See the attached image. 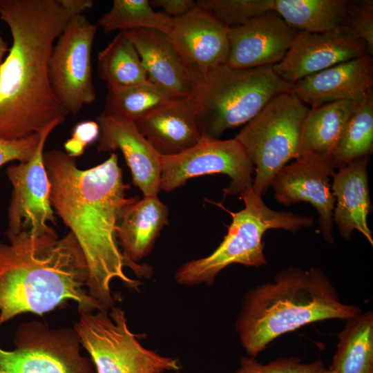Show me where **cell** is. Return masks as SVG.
I'll use <instances>...</instances> for the list:
<instances>
[{
    "label": "cell",
    "instance_id": "6da1fadb",
    "mask_svg": "<svg viewBox=\"0 0 373 373\" xmlns=\"http://www.w3.org/2000/svg\"><path fill=\"white\" fill-rule=\"evenodd\" d=\"M44 162L52 207L70 229L86 257L88 294L110 309L116 301L111 288L113 280L119 279L135 290L142 285L125 274L124 267L129 265L115 234L123 209L138 198L126 197L130 186L123 181L115 153L88 169L78 168L75 157L60 149L44 153Z\"/></svg>",
    "mask_w": 373,
    "mask_h": 373
},
{
    "label": "cell",
    "instance_id": "7a4b0ae2",
    "mask_svg": "<svg viewBox=\"0 0 373 373\" xmlns=\"http://www.w3.org/2000/svg\"><path fill=\"white\" fill-rule=\"evenodd\" d=\"M71 15L59 0H0L12 46L0 65V137L39 133L68 113L52 90L49 60Z\"/></svg>",
    "mask_w": 373,
    "mask_h": 373
},
{
    "label": "cell",
    "instance_id": "3957f363",
    "mask_svg": "<svg viewBox=\"0 0 373 373\" xmlns=\"http://www.w3.org/2000/svg\"><path fill=\"white\" fill-rule=\"evenodd\" d=\"M0 242V327L24 313L50 312L68 301L78 312L106 309L90 296L86 257L71 232L6 233Z\"/></svg>",
    "mask_w": 373,
    "mask_h": 373
},
{
    "label": "cell",
    "instance_id": "277c9868",
    "mask_svg": "<svg viewBox=\"0 0 373 373\" xmlns=\"http://www.w3.org/2000/svg\"><path fill=\"white\" fill-rule=\"evenodd\" d=\"M361 312L341 301L321 269L289 267L247 291L235 328L242 347L255 357L285 333L320 321H347Z\"/></svg>",
    "mask_w": 373,
    "mask_h": 373
},
{
    "label": "cell",
    "instance_id": "5b68a950",
    "mask_svg": "<svg viewBox=\"0 0 373 373\" xmlns=\"http://www.w3.org/2000/svg\"><path fill=\"white\" fill-rule=\"evenodd\" d=\"M291 86L271 66L218 67L200 80L190 97L201 137L220 139L227 129L247 124L273 97L289 91Z\"/></svg>",
    "mask_w": 373,
    "mask_h": 373
},
{
    "label": "cell",
    "instance_id": "8992f818",
    "mask_svg": "<svg viewBox=\"0 0 373 373\" xmlns=\"http://www.w3.org/2000/svg\"><path fill=\"white\" fill-rule=\"evenodd\" d=\"M240 195L245 207L236 212L227 211L232 220L223 240L210 255L182 264L174 276L178 284L209 285L230 265H264L267 260L262 236L267 230L283 229L294 233L314 223L312 216L270 209L252 187L242 191Z\"/></svg>",
    "mask_w": 373,
    "mask_h": 373
},
{
    "label": "cell",
    "instance_id": "52a82bcc",
    "mask_svg": "<svg viewBox=\"0 0 373 373\" xmlns=\"http://www.w3.org/2000/svg\"><path fill=\"white\" fill-rule=\"evenodd\" d=\"M309 107L290 91L273 97L234 137L254 166L252 189L267 193L277 173L300 157L302 126Z\"/></svg>",
    "mask_w": 373,
    "mask_h": 373
},
{
    "label": "cell",
    "instance_id": "ba28073f",
    "mask_svg": "<svg viewBox=\"0 0 373 373\" xmlns=\"http://www.w3.org/2000/svg\"><path fill=\"white\" fill-rule=\"evenodd\" d=\"M75 329L96 373H165L180 372L175 358L144 347L128 328L124 309L115 307L79 312Z\"/></svg>",
    "mask_w": 373,
    "mask_h": 373
},
{
    "label": "cell",
    "instance_id": "9c48e42d",
    "mask_svg": "<svg viewBox=\"0 0 373 373\" xmlns=\"http://www.w3.org/2000/svg\"><path fill=\"white\" fill-rule=\"evenodd\" d=\"M15 348L0 346V373H96L73 328H50L32 321L21 324Z\"/></svg>",
    "mask_w": 373,
    "mask_h": 373
},
{
    "label": "cell",
    "instance_id": "30bf717a",
    "mask_svg": "<svg viewBox=\"0 0 373 373\" xmlns=\"http://www.w3.org/2000/svg\"><path fill=\"white\" fill-rule=\"evenodd\" d=\"M97 26L84 14L72 16L52 48L50 82L55 95L68 114L77 115L96 99L92 50Z\"/></svg>",
    "mask_w": 373,
    "mask_h": 373
},
{
    "label": "cell",
    "instance_id": "8fae6325",
    "mask_svg": "<svg viewBox=\"0 0 373 373\" xmlns=\"http://www.w3.org/2000/svg\"><path fill=\"white\" fill-rule=\"evenodd\" d=\"M254 166L242 145L235 139L201 137L189 149L161 157L160 189L166 193L183 186L189 179L222 173L231 178L224 195L240 194L251 188Z\"/></svg>",
    "mask_w": 373,
    "mask_h": 373
},
{
    "label": "cell",
    "instance_id": "7c38bea8",
    "mask_svg": "<svg viewBox=\"0 0 373 373\" xmlns=\"http://www.w3.org/2000/svg\"><path fill=\"white\" fill-rule=\"evenodd\" d=\"M65 119H57L40 133L38 146L32 158L6 169L12 186L8 209V228L6 233L27 232L39 236L55 231L50 224L56 218L50 200V184L44 162V149L50 133Z\"/></svg>",
    "mask_w": 373,
    "mask_h": 373
},
{
    "label": "cell",
    "instance_id": "4fadbf2b",
    "mask_svg": "<svg viewBox=\"0 0 373 373\" xmlns=\"http://www.w3.org/2000/svg\"><path fill=\"white\" fill-rule=\"evenodd\" d=\"M166 35L186 66L200 80L227 63L229 28L198 6L173 19Z\"/></svg>",
    "mask_w": 373,
    "mask_h": 373
},
{
    "label": "cell",
    "instance_id": "5bb4252c",
    "mask_svg": "<svg viewBox=\"0 0 373 373\" xmlns=\"http://www.w3.org/2000/svg\"><path fill=\"white\" fill-rule=\"evenodd\" d=\"M334 170L324 161L301 156L285 165L274 176L270 186L280 204L311 203L317 210L320 230L325 240L333 243V214L335 198L329 180Z\"/></svg>",
    "mask_w": 373,
    "mask_h": 373
},
{
    "label": "cell",
    "instance_id": "9a60e30c",
    "mask_svg": "<svg viewBox=\"0 0 373 373\" xmlns=\"http://www.w3.org/2000/svg\"><path fill=\"white\" fill-rule=\"evenodd\" d=\"M365 55H368L365 44L340 28L324 32L298 31L284 58L272 67L280 77L293 84Z\"/></svg>",
    "mask_w": 373,
    "mask_h": 373
},
{
    "label": "cell",
    "instance_id": "2e32d148",
    "mask_svg": "<svg viewBox=\"0 0 373 373\" xmlns=\"http://www.w3.org/2000/svg\"><path fill=\"white\" fill-rule=\"evenodd\" d=\"M298 32L273 11L229 28L227 64L235 68L273 66L284 58Z\"/></svg>",
    "mask_w": 373,
    "mask_h": 373
},
{
    "label": "cell",
    "instance_id": "e0dca14e",
    "mask_svg": "<svg viewBox=\"0 0 373 373\" xmlns=\"http://www.w3.org/2000/svg\"><path fill=\"white\" fill-rule=\"evenodd\" d=\"M96 122L99 127L97 151L120 150L131 169L133 182L144 197L158 196L162 155L140 133L134 122L103 113Z\"/></svg>",
    "mask_w": 373,
    "mask_h": 373
},
{
    "label": "cell",
    "instance_id": "ac0fdd59",
    "mask_svg": "<svg viewBox=\"0 0 373 373\" xmlns=\"http://www.w3.org/2000/svg\"><path fill=\"white\" fill-rule=\"evenodd\" d=\"M373 90V59L365 55L308 75L292 84L290 92L307 106L356 101Z\"/></svg>",
    "mask_w": 373,
    "mask_h": 373
},
{
    "label": "cell",
    "instance_id": "d6986e66",
    "mask_svg": "<svg viewBox=\"0 0 373 373\" xmlns=\"http://www.w3.org/2000/svg\"><path fill=\"white\" fill-rule=\"evenodd\" d=\"M135 48L151 82L173 97H190L200 79L184 64L166 33L151 29L122 31Z\"/></svg>",
    "mask_w": 373,
    "mask_h": 373
},
{
    "label": "cell",
    "instance_id": "ffe728a7",
    "mask_svg": "<svg viewBox=\"0 0 373 373\" xmlns=\"http://www.w3.org/2000/svg\"><path fill=\"white\" fill-rule=\"evenodd\" d=\"M140 133L163 156L181 153L201 139L190 97H175L134 121Z\"/></svg>",
    "mask_w": 373,
    "mask_h": 373
},
{
    "label": "cell",
    "instance_id": "44dd1931",
    "mask_svg": "<svg viewBox=\"0 0 373 373\" xmlns=\"http://www.w3.org/2000/svg\"><path fill=\"white\" fill-rule=\"evenodd\" d=\"M169 210L158 196L144 197L127 205L115 227L116 238L129 268L146 276L149 269L137 264L147 256L162 228L168 224Z\"/></svg>",
    "mask_w": 373,
    "mask_h": 373
},
{
    "label": "cell",
    "instance_id": "7402d4cb",
    "mask_svg": "<svg viewBox=\"0 0 373 373\" xmlns=\"http://www.w3.org/2000/svg\"><path fill=\"white\" fill-rule=\"evenodd\" d=\"M370 157L356 160L338 169L331 186L335 198L333 221L341 236L349 239L354 230L361 233L373 245L367 222L371 209L367 166Z\"/></svg>",
    "mask_w": 373,
    "mask_h": 373
},
{
    "label": "cell",
    "instance_id": "603a6c76",
    "mask_svg": "<svg viewBox=\"0 0 373 373\" xmlns=\"http://www.w3.org/2000/svg\"><path fill=\"white\" fill-rule=\"evenodd\" d=\"M355 102L341 100L309 108L301 129L300 157H315L331 166L330 157Z\"/></svg>",
    "mask_w": 373,
    "mask_h": 373
},
{
    "label": "cell",
    "instance_id": "cb8c5ba5",
    "mask_svg": "<svg viewBox=\"0 0 373 373\" xmlns=\"http://www.w3.org/2000/svg\"><path fill=\"white\" fill-rule=\"evenodd\" d=\"M97 70L111 93L151 82L135 48L124 32L98 52Z\"/></svg>",
    "mask_w": 373,
    "mask_h": 373
},
{
    "label": "cell",
    "instance_id": "d4e9b609",
    "mask_svg": "<svg viewBox=\"0 0 373 373\" xmlns=\"http://www.w3.org/2000/svg\"><path fill=\"white\" fill-rule=\"evenodd\" d=\"M336 351L329 370L336 373H373V314L347 320L338 334Z\"/></svg>",
    "mask_w": 373,
    "mask_h": 373
},
{
    "label": "cell",
    "instance_id": "484cf974",
    "mask_svg": "<svg viewBox=\"0 0 373 373\" xmlns=\"http://www.w3.org/2000/svg\"><path fill=\"white\" fill-rule=\"evenodd\" d=\"M373 150V90L356 100L330 157L334 170L362 158Z\"/></svg>",
    "mask_w": 373,
    "mask_h": 373
},
{
    "label": "cell",
    "instance_id": "4316f807",
    "mask_svg": "<svg viewBox=\"0 0 373 373\" xmlns=\"http://www.w3.org/2000/svg\"><path fill=\"white\" fill-rule=\"evenodd\" d=\"M347 0H272L271 11L298 31L324 32L338 28Z\"/></svg>",
    "mask_w": 373,
    "mask_h": 373
},
{
    "label": "cell",
    "instance_id": "83f0119b",
    "mask_svg": "<svg viewBox=\"0 0 373 373\" xmlns=\"http://www.w3.org/2000/svg\"><path fill=\"white\" fill-rule=\"evenodd\" d=\"M173 19L153 10L149 0H114L110 10L99 19V26L106 33L151 29L167 34Z\"/></svg>",
    "mask_w": 373,
    "mask_h": 373
},
{
    "label": "cell",
    "instance_id": "f1b7e54d",
    "mask_svg": "<svg viewBox=\"0 0 373 373\" xmlns=\"http://www.w3.org/2000/svg\"><path fill=\"white\" fill-rule=\"evenodd\" d=\"M173 98L164 88L150 82L118 93L108 92L102 113L134 122Z\"/></svg>",
    "mask_w": 373,
    "mask_h": 373
},
{
    "label": "cell",
    "instance_id": "f546056e",
    "mask_svg": "<svg viewBox=\"0 0 373 373\" xmlns=\"http://www.w3.org/2000/svg\"><path fill=\"white\" fill-rule=\"evenodd\" d=\"M207 11L228 28L240 26L271 11L272 0H198Z\"/></svg>",
    "mask_w": 373,
    "mask_h": 373
},
{
    "label": "cell",
    "instance_id": "4dcf8cb0",
    "mask_svg": "<svg viewBox=\"0 0 373 373\" xmlns=\"http://www.w3.org/2000/svg\"><path fill=\"white\" fill-rule=\"evenodd\" d=\"M362 41L373 54V1H350L339 27Z\"/></svg>",
    "mask_w": 373,
    "mask_h": 373
},
{
    "label": "cell",
    "instance_id": "1f68e13d",
    "mask_svg": "<svg viewBox=\"0 0 373 373\" xmlns=\"http://www.w3.org/2000/svg\"><path fill=\"white\" fill-rule=\"evenodd\" d=\"M327 369L320 361L303 363L298 358H279L268 363L258 362L254 357H242L235 373H324Z\"/></svg>",
    "mask_w": 373,
    "mask_h": 373
},
{
    "label": "cell",
    "instance_id": "d6a6232c",
    "mask_svg": "<svg viewBox=\"0 0 373 373\" xmlns=\"http://www.w3.org/2000/svg\"><path fill=\"white\" fill-rule=\"evenodd\" d=\"M40 133L15 140L0 137V168L10 162H26L30 160L38 146Z\"/></svg>",
    "mask_w": 373,
    "mask_h": 373
},
{
    "label": "cell",
    "instance_id": "836d02e7",
    "mask_svg": "<svg viewBox=\"0 0 373 373\" xmlns=\"http://www.w3.org/2000/svg\"><path fill=\"white\" fill-rule=\"evenodd\" d=\"M99 127L97 122L84 121L74 128L71 137L64 144L65 152L72 157L82 155L85 148L98 139Z\"/></svg>",
    "mask_w": 373,
    "mask_h": 373
},
{
    "label": "cell",
    "instance_id": "e575fe53",
    "mask_svg": "<svg viewBox=\"0 0 373 373\" xmlns=\"http://www.w3.org/2000/svg\"><path fill=\"white\" fill-rule=\"evenodd\" d=\"M151 6L161 8L163 13L175 19L188 14L197 8V2L193 0H152Z\"/></svg>",
    "mask_w": 373,
    "mask_h": 373
},
{
    "label": "cell",
    "instance_id": "d590c367",
    "mask_svg": "<svg viewBox=\"0 0 373 373\" xmlns=\"http://www.w3.org/2000/svg\"><path fill=\"white\" fill-rule=\"evenodd\" d=\"M59 1L71 16L82 15L85 11L91 9L94 5L92 0H59Z\"/></svg>",
    "mask_w": 373,
    "mask_h": 373
},
{
    "label": "cell",
    "instance_id": "8d00e7d4",
    "mask_svg": "<svg viewBox=\"0 0 373 373\" xmlns=\"http://www.w3.org/2000/svg\"><path fill=\"white\" fill-rule=\"evenodd\" d=\"M9 48H8L7 43L2 37L0 31V65L4 60L6 54L8 52Z\"/></svg>",
    "mask_w": 373,
    "mask_h": 373
},
{
    "label": "cell",
    "instance_id": "74e56055",
    "mask_svg": "<svg viewBox=\"0 0 373 373\" xmlns=\"http://www.w3.org/2000/svg\"><path fill=\"white\" fill-rule=\"evenodd\" d=\"M324 373H336V372L327 369V370H325V372Z\"/></svg>",
    "mask_w": 373,
    "mask_h": 373
}]
</instances>
